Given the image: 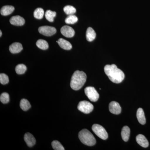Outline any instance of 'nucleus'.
Listing matches in <instances>:
<instances>
[{
    "label": "nucleus",
    "mask_w": 150,
    "mask_h": 150,
    "mask_svg": "<svg viewBox=\"0 0 150 150\" xmlns=\"http://www.w3.org/2000/svg\"><path fill=\"white\" fill-rule=\"evenodd\" d=\"M104 71L109 79L114 83H121L125 78L124 73L115 64L106 65Z\"/></svg>",
    "instance_id": "f257e3e1"
},
{
    "label": "nucleus",
    "mask_w": 150,
    "mask_h": 150,
    "mask_svg": "<svg viewBox=\"0 0 150 150\" xmlns=\"http://www.w3.org/2000/svg\"><path fill=\"white\" fill-rule=\"evenodd\" d=\"M86 75L83 71H76L74 73L71 79L70 86L75 91L80 89L86 81Z\"/></svg>",
    "instance_id": "f03ea898"
},
{
    "label": "nucleus",
    "mask_w": 150,
    "mask_h": 150,
    "mask_svg": "<svg viewBox=\"0 0 150 150\" xmlns=\"http://www.w3.org/2000/svg\"><path fill=\"white\" fill-rule=\"evenodd\" d=\"M79 138L81 142L86 146H91L96 144V140L93 135L87 129H84L80 131Z\"/></svg>",
    "instance_id": "7ed1b4c3"
},
{
    "label": "nucleus",
    "mask_w": 150,
    "mask_h": 150,
    "mask_svg": "<svg viewBox=\"0 0 150 150\" xmlns=\"http://www.w3.org/2000/svg\"><path fill=\"white\" fill-rule=\"evenodd\" d=\"M92 129L97 136L103 140H106L108 138V134L105 129L101 125L95 124L93 125Z\"/></svg>",
    "instance_id": "20e7f679"
},
{
    "label": "nucleus",
    "mask_w": 150,
    "mask_h": 150,
    "mask_svg": "<svg viewBox=\"0 0 150 150\" xmlns=\"http://www.w3.org/2000/svg\"><path fill=\"white\" fill-rule=\"evenodd\" d=\"M85 93L89 99L92 102H96L99 98V95L93 87H87L85 89Z\"/></svg>",
    "instance_id": "39448f33"
},
{
    "label": "nucleus",
    "mask_w": 150,
    "mask_h": 150,
    "mask_svg": "<svg viewBox=\"0 0 150 150\" xmlns=\"http://www.w3.org/2000/svg\"><path fill=\"white\" fill-rule=\"evenodd\" d=\"M93 105L92 103L86 100L81 101L78 105V110L86 114L91 112L93 110Z\"/></svg>",
    "instance_id": "423d86ee"
},
{
    "label": "nucleus",
    "mask_w": 150,
    "mask_h": 150,
    "mask_svg": "<svg viewBox=\"0 0 150 150\" xmlns=\"http://www.w3.org/2000/svg\"><path fill=\"white\" fill-rule=\"evenodd\" d=\"M38 30L40 34L46 36H52L56 33V28L51 26H41L38 28Z\"/></svg>",
    "instance_id": "0eeeda50"
},
{
    "label": "nucleus",
    "mask_w": 150,
    "mask_h": 150,
    "mask_svg": "<svg viewBox=\"0 0 150 150\" xmlns=\"http://www.w3.org/2000/svg\"><path fill=\"white\" fill-rule=\"evenodd\" d=\"M109 110L112 114L118 115L121 113V108L118 102L112 101L109 105Z\"/></svg>",
    "instance_id": "6e6552de"
},
{
    "label": "nucleus",
    "mask_w": 150,
    "mask_h": 150,
    "mask_svg": "<svg viewBox=\"0 0 150 150\" xmlns=\"http://www.w3.org/2000/svg\"><path fill=\"white\" fill-rule=\"evenodd\" d=\"M61 32L62 35L67 38H72L75 35L74 29L68 25L63 26L61 28Z\"/></svg>",
    "instance_id": "1a4fd4ad"
},
{
    "label": "nucleus",
    "mask_w": 150,
    "mask_h": 150,
    "mask_svg": "<svg viewBox=\"0 0 150 150\" xmlns=\"http://www.w3.org/2000/svg\"><path fill=\"white\" fill-rule=\"evenodd\" d=\"M10 22L13 25L22 26L24 24L25 20L23 18L19 16H16L11 18Z\"/></svg>",
    "instance_id": "9d476101"
},
{
    "label": "nucleus",
    "mask_w": 150,
    "mask_h": 150,
    "mask_svg": "<svg viewBox=\"0 0 150 150\" xmlns=\"http://www.w3.org/2000/svg\"><path fill=\"white\" fill-rule=\"evenodd\" d=\"M24 139L27 146L30 147L33 146L35 145L36 140L33 135L30 133H27L25 134Z\"/></svg>",
    "instance_id": "9b49d317"
},
{
    "label": "nucleus",
    "mask_w": 150,
    "mask_h": 150,
    "mask_svg": "<svg viewBox=\"0 0 150 150\" xmlns=\"http://www.w3.org/2000/svg\"><path fill=\"white\" fill-rule=\"evenodd\" d=\"M137 143L141 146L144 148H147L149 146V143L146 138L142 134H139L136 137Z\"/></svg>",
    "instance_id": "f8f14e48"
},
{
    "label": "nucleus",
    "mask_w": 150,
    "mask_h": 150,
    "mask_svg": "<svg viewBox=\"0 0 150 150\" xmlns=\"http://www.w3.org/2000/svg\"><path fill=\"white\" fill-rule=\"evenodd\" d=\"M22 45L21 43H14L9 46V51L12 54H18L23 50Z\"/></svg>",
    "instance_id": "ddd939ff"
},
{
    "label": "nucleus",
    "mask_w": 150,
    "mask_h": 150,
    "mask_svg": "<svg viewBox=\"0 0 150 150\" xmlns=\"http://www.w3.org/2000/svg\"><path fill=\"white\" fill-rule=\"evenodd\" d=\"M59 46L63 49L66 50H70L72 48L71 44L67 40L61 38L58 40Z\"/></svg>",
    "instance_id": "4468645a"
},
{
    "label": "nucleus",
    "mask_w": 150,
    "mask_h": 150,
    "mask_svg": "<svg viewBox=\"0 0 150 150\" xmlns=\"http://www.w3.org/2000/svg\"><path fill=\"white\" fill-rule=\"evenodd\" d=\"M137 116L138 121L142 125H144L146 123L144 112L142 108H139L137 111Z\"/></svg>",
    "instance_id": "2eb2a0df"
},
{
    "label": "nucleus",
    "mask_w": 150,
    "mask_h": 150,
    "mask_svg": "<svg viewBox=\"0 0 150 150\" xmlns=\"http://www.w3.org/2000/svg\"><path fill=\"white\" fill-rule=\"evenodd\" d=\"M96 37V33L94 30L91 27H89L87 29L86 32V38L87 40L89 42L93 41Z\"/></svg>",
    "instance_id": "dca6fc26"
},
{
    "label": "nucleus",
    "mask_w": 150,
    "mask_h": 150,
    "mask_svg": "<svg viewBox=\"0 0 150 150\" xmlns=\"http://www.w3.org/2000/svg\"><path fill=\"white\" fill-rule=\"evenodd\" d=\"M15 8L11 6H3L1 9V13L2 16L9 15L13 12Z\"/></svg>",
    "instance_id": "f3484780"
},
{
    "label": "nucleus",
    "mask_w": 150,
    "mask_h": 150,
    "mask_svg": "<svg viewBox=\"0 0 150 150\" xmlns=\"http://www.w3.org/2000/svg\"><path fill=\"white\" fill-rule=\"evenodd\" d=\"M130 129L128 126H124L121 131V137L124 142H127L130 137Z\"/></svg>",
    "instance_id": "a211bd4d"
},
{
    "label": "nucleus",
    "mask_w": 150,
    "mask_h": 150,
    "mask_svg": "<svg viewBox=\"0 0 150 150\" xmlns=\"http://www.w3.org/2000/svg\"><path fill=\"white\" fill-rule=\"evenodd\" d=\"M36 44L38 48L42 50H46L49 47L48 42L46 40H43V39H39L38 40Z\"/></svg>",
    "instance_id": "6ab92c4d"
},
{
    "label": "nucleus",
    "mask_w": 150,
    "mask_h": 150,
    "mask_svg": "<svg viewBox=\"0 0 150 150\" xmlns=\"http://www.w3.org/2000/svg\"><path fill=\"white\" fill-rule=\"evenodd\" d=\"M20 105L21 108L24 111H27L31 107V105L29 101L25 99H22L21 100Z\"/></svg>",
    "instance_id": "aec40b11"
},
{
    "label": "nucleus",
    "mask_w": 150,
    "mask_h": 150,
    "mask_svg": "<svg viewBox=\"0 0 150 150\" xmlns=\"http://www.w3.org/2000/svg\"><path fill=\"white\" fill-rule=\"evenodd\" d=\"M56 12L52 11L51 10H47L45 13V17L48 21L52 22L54 21V18L56 17Z\"/></svg>",
    "instance_id": "412c9836"
},
{
    "label": "nucleus",
    "mask_w": 150,
    "mask_h": 150,
    "mask_svg": "<svg viewBox=\"0 0 150 150\" xmlns=\"http://www.w3.org/2000/svg\"><path fill=\"white\" fill-rule=\"evenodd\" d=\"M44 12L43 8H38L35 10L33 13L34 17L38 19H41L43 18Z\"/></svg>",
    "instance_id": "4be33fe9"
},
{
    "label": "nucleus",
    "mask_w": 150,
    "mask_h": 150,
    "mask_svg": "<svg viewBox=\"0 0 150 150\" xmlns=\"http://www.w3.org/2000/svg\"><path fill=\"white\" fill-rule=\"evenodd\" d=\"M27 70V67L23 64L18 65L16 67L15 70L18 74L21 75L24 74Z\"/></svg>",
    "instance_id": "5701e85b"
},
{
    "label": "nucleus",
    "mask_w": 150,
    "mask_h": 150,
    "mask_svg": "<svg viewBox=\"0 0 150 150\" xmlns=\"http://www.w3.org/2000/svg\"><path fill=\"white\" fill-rule=\"evenodd\" d=\"M78 20V18L74 15H70L65 19V22L67 24H74L76 23Z\"/></svg>",
    "instance_id": "b1692460"
},
{
    "label": "nucleus",
    "mask_w": 150,
    "mask_h": 150,
    "mask_svg": "<svg viewBox=\"0 0 150 150\" xmlns=\"http://www.w3.org/2000/svg\"><path fill=\"white\" fill-rule=\"evenodd\" d=\"M65 13L68 15L74 14L76 12V9L74 7L71 6H67L64 8Z\"/></svg>",
    "instance_id": "393cba45"
},
{
    "label": "nucleus",
    "mask_w": 150,
    "mask_h": 150,
    "mask_svg": "<svg viewBox=\"0 0 150 150\" xmlns=\"http://www.w3.org/2000/svg\"><path fill=\"white\" fill-rule=\"evenodd\" d=\"M52 147L55 150H64V147L60 142L58 141H54L52 142Z\"/></svg>",
    "instance_id": "a878e982"
},
{
    "label": "nucleus",
    "mask_w": 150,
    "mask_h": 150,
    "mask_svg": "<svg viewBox=\"0 0 150 150\" xmlns=\"http://www.w3.org/2000/svg\"><path fill=\"white\" fill-rule=\"evenodd\" d=\"M0 100L4 104L8 103L9 101V95L7 93H3L0 96Z\"/></svg>",
    "instance_id": "bb28decb"
},
{
    "label": "nucleus",
    "mask_w": 150,
    "mask_h": 150,
    "mask_svg": "<svg viewBox=\"0 0 150 150\" xmlns=\"http://www.w3.org/2000/svg\"><path fill=\"white\" fill-rule=\"evenodd\" d=\"M9 82L8 76L5 74H0V83L3 85H6Z\"/></svg>",
    "instance_id": "cd10ccee"
},
{
    "label": "nucleus",
    "mask_w": 150,
    "mask_h": 150,
    "mask_svg": "<svg viewBox=\"0 0 150 150\" xmlns=\"http://www.w3.org/2000/svg\"><path fill=\"white\" fill-rule=\"evenodd\" d=\"M2 34V33L1 30H0V36H1Z\"/></svg>",
    "instance_id": "c85d7f7f"
}]
</instances>
